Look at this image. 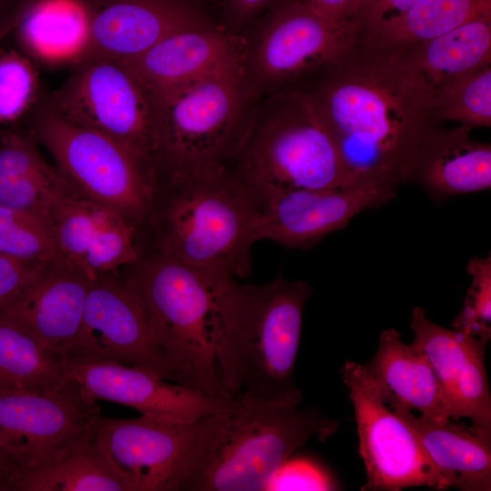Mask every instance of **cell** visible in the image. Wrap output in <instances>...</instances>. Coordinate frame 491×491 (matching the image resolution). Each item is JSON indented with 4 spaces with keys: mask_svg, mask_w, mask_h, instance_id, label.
<instances>
[{
    "mask_svg": "<svg viewBox=\"0 0 491 491\" xmlns=\"http://www.w3.org/2000/svg\"><path fill=\"white\" fill-rule=\"evenodd\" d=\"M413 346L423 352L438 381L450 419H470L491 431V396L485 367L487 343L430 321L422 307L412 311Z\"/></svg>",
    "mask_w": 491,
    "mask_h": 491,
    "instance_id": "obj_19",
    "label": "cell"
},
{
    "mask_svg": "<svg viewBox=\"0 0 491 491\" xmlns=\"http://www.w3.org/2000/svg\"><path fill=\"white\" fill-rule=\"evenodd\" d=\"M341 372L354 406L358 453L366 473L361 490L423 486L444 490L413 432L382 400L362 365L346 361Z\"/></svg>",
    "mask_w": 491,
    "mask_h": 491,
    "instance_id": "obj_13",
    "label": "cell"
},
{
    "mask_svg": "<svg viewBox=\"0 0 491 491\" xmlns=\"http://www.w3.org/2000/svg\"><path fill=\"white\" fill-rule=\"evenodd\" d=\"M307 88L358 185L407 182L416 146L436 125L433 90L398 51L358 38Z\"/></svg>",
    "mask_w": 491,
    "mask_h": 491,
    "instance_id": "obj_1",
    "label": "cell"
},
{
    "mask_svg": "<svg viewBox=\"0 0 491 491\" xmlns=\"http://www.w3.org/2000/svg\"><path fill=\"white\" fill-rule=\"evenodd\" d=\"M257 209L227 166L159 176L150 220L157 252L245 278Z\"/></svg>",
    "mask_w": 491,
    "mask_h": 491,
    "instance_id": "obj_5",
    "label": "cell"
},
{
    "mask_svg": "<svg viewBox=\"0 0 491 491\" xmlns=\"http://www.w3.org/2000/svg\"><path fill=\"white\" fill-rule=\"evenodd\" d=\"M390 408L416 410L432 419L450 418L438 381L426 355L394 328L379 336L373 358L362 365Z\"/></svg>",
    "mask_w": 491,
    "mask_h": 491,
    "instance_id": "obj_24",
    "label": "cell"
},
{
    "mask_svg": "<svg viewBox=\"0 0 491 491\" xmlns=\"http://www.w3.org/2000/svg\"><path fill=\"white\" fill-rule=\"evenodd\" d=\"M49 106L68 121L101 133L154 164L158 105L124 62L100 56L81 61Z\"/></svg>",
    "mask_w": 491,
    "mask_h": 491,
    "instance_id": "obj_10",
    "label": "cell"
},
{
    "mask_svg": "<svg viewBox=\"0 0 491 491\" xmlns=\"http://www.w3.org/2000/svg\"><path fill=\"white\" fill-rule=\"evenodd\" d=\"M413 432L444 489L491 490V431L391 408Z\"/></svg>",
    "mask_w": 491,
    "mask_h": 491,
    "instance_id": "obj_23",
    "label": "cell"
},
{
    "mask_svg": "<svg viewBox=\"0 0 491 491\" xmlns=\"http://www.w3.org/2000/svg\"><path fill=\"white\" fill-rule=\"evenodd\" d=\"M228 167L258 206L287 190L358 186L316 100L296 86L260 98Z\"/></svg>",
    "mask_w": 491,
    "mask_h": 491,
    "instance_id": "obj_4",
    "label": "cell"
},
{
    "mask_svg": "<svg viewBox=\"0 0 491 491\" xmlns=\"http://www.w3.org/2000/svg\"><path fill=\"white\" fill-rule=\"evenodd\" d=\"M44 266L0 255V307L24 287Z\"/></svg>",
    "mask_w": 491,
    "mask_h": 491,
    "instance_id": "obj_38",
    "label": "cell"
},
{
    "mask_svg": "<svg viewBox=\"0 0 491 491\" xmlns=\"http://www.w3.org/2000/svg\"><path fill=\"white\" fill-rule=\"evenodd\" d=\"M38 85L31 61L15 51H0V123L18 118L33 104Z\"/></svg>",
    "mask_w": 491,
    "mask_h": 491,
    "instance_id": "obj_34",
    "label": "cell"
},
{
    "mask_svg": "<svg viewBox=\"0 0 491 491\" xmlns=\"http://www.w3.org/2000/svg\"><path fill=\"white\" fill-rule=\"evenodd\" d=\"M396 187L366 184L340 189H292L260 205L252 238L306 248L340 230L360 212L393 199Z\"/></svg>",
    "mask_w": 491,
    "mask_h": 491,
    "instance_id": "obj_15",
    "label": "cell"
},
{
    "mask_svg": "<svg viewBox=\"0 0 491 491\" xmlns=\"http://www.w3.org/2000/svg\"><path fill=\"white\" fill-rule=\"evenodd\" d=\"M398 52L434 91L491 65V13Z\"/></svg>",
    "mask_w": 491,
    "mask_h": 491,
    "instance_id": "obj_27",
    "label": "cell"
},
{
    "mask_svg": "<svg viewBox=\"0 0 491 491\" xmlns=\"http://www.w3.org/2000/svg\"><path fill=\"white\" fill-rule=\"evenodd\" d=\"M337 426L316 408L234 396L194 423L179 491L267 490L295 451L314 436L325 441Z\"/></svg>",
    "mask_w": 491,
    "mask_h": 491,
    "instance_id": "obj_2",
    "label": "cell"
},
{
    "mask_svg": "<svg viewBox=\"0 0 491 491\" xmlns=\"http://www.w3.org/2000/svg\"><path fill=\"white\" fill-rule=\"evenodd\" d=\"M260 97L242 57L157 102V176L228 166Z\"/></svg>",
    "mask_w": 491,
    "mask_h": 491,
    "instance_id": "obj_7",
    "label": "cell"
},
{
    "mask_svg": "<svg viewBox=\"0 0 491 491\" xmlns=\"http://www.w3.org/2000/svg\"><path fill=\"white\" fill-rule=\"evenodd\" d=\"M421 0H364L353 22L359 35L397 17Z\"/></svg>",
    "mask_w": 491,
    "mask_h": 491,
    "instance_id": "obj_36",
    "label": "cell"
},
{
    "mask_svg": "<svg viewBox=\"0 0 491 491\" xmlns=\"http://www.w3.org/2000/svg\"><path fill=\"white\" fill-rule=\"evenodd\" d=\"M466 271L472 278L471 284L463 307L451 326L488 343L491 336V254L470 259Z\"/></svg>",
    "mask_w": 491,
    "mask_h": 491,
    "instance_id": "obj_33",
    "label": "cell"
},
{
    "mask_svg": "<svg viewBox=\"0 0 491 491\" xmlns=\"http://www.w3.org/2000/svg\"><path fill=\"white\" fill-rule=\"evenodd\" d=\"M489 13L491 0H421L359 36L376 46L399 51Z\"/></svg>",
    "mask_w": 491,
    "mask_h": 491,
    "instance_id": "obj_29",
    "label": "cell"
},
{
    "mask_svg": "<svg viewBox=\"0 0 491 491\" xmlns=\"http://www.w3.org/2000/svg\"><path fill=\"white\" fill-rule=\"evenodd\" d=\"M69 359L117 362L173 382L171 370L154 342L138 288L129 275L120 276L119 271L91 281Z\"/></svg>",
    "mask_w": 491,
    "mask_h": 491,
    "instance_id": "obj_12",
    "label": "cell"
},
{
    "mask_svg": "<svg viewBox=\"0 0 491 491\" xmlns=\"http://www.w3.org/2000/svg\"><path fill=\"white\" fill-rule=\"evenodd\" d=\"M73 379L91 399L110 401L152 419L188 424L226 408L234 397L199 394L137 367L103 360H67Z\"/></svg>",
    "mask_w": 491,
    "mask_h": 491,
    "instance_id": "obj_16",
    "label": "cell"
},
{
    "mask_svg": "<svg viewBox=\"0 0 491 491\" xmlns=\"http://www.w3.org/2000/svg\"><path fill=\"white\" fill-rule=\"evenodd\" d=\"M48 223L55 246L51 263L91 281L142 257L135 225L117 210L72 186L52 207Z\"/></svg>",
    "mask_w": 491,
    "mask_h": 491,
    "instance_id": "obj_14",
    "label": "cell"
},
{
    "mask_svg": "<svg viewBox=\"0 0 491 491\" xmlns=\"http://www.w3.org/2000/svg\"><path fill=\"white\" fill-rule=\"evenodd\" d=\"M86 8V58L100 56L125 61L174 33L221 25L195 0H91Z\"/></svg>",
    "mask_w": 491,
    "mask_h": 491,
    "instance_id": "obj_17",
    "label": "cell"
},
{
    "mask_svg": "<svg viewBox=\"0 0 491 491\" xmlns=\"http://www.w3.org/2000/svg\"><path fill=\"white\" fill-rule=\"evenodd\" d=\"M242 66L260 97L309 77L359 36L352 25L332 21L303 0H280L244 33Z\"/></svg>",
    "mask_w": 491,
    "mask_h": 491,
    "instance_id": "obj_9",
    "label": "cell"
},
{
    "mask_svg": "<svg viewBox=\"0 0 491 491\" xmlns=\"http://www.w3.org/2000/svg\"><path fill=\"white\" fill-rule=\"evenodd\" d=\"M71 187L41 155L30 135L11 132L0 141V205L48 221L55 202Z\"/></svg>",
    "mask_w": 491,
    "mask_h": 491,
    "instance_id": "obj_25",
    "label": "cell"
},
{
    "mask_svg": "<svg viewBox=\"0 0 491 491\" xmlns=\"http://www.w3.org/2000/svg\"><path fill=\"white\" fill-rule=\"evenodd\" d=\"M72 380L66 358L0 319V383L48 392Z\"/></svg>",
    "mask_w": 491,
    "mask_h": 491,
    "instance_id": "obj_30",
    "label": "cell"
},
{
    "mask_svg": "<svg viewBox=\"0 0 491 491\" xmlns=\"http://www.w3.org/2000/svg\"><path fill=\"white\" fill-rule=\"evenodd\" d=\"M432 109L436 121L447 120L470 128L490 127L491 65L434 90Z\"/></svg>",
    "mask_w": 491,
    "mask_h": 491,
    "instance_id": "obj_31",
    "label": "cell"
},
{
    "mask_svg": "<svg viewBox=\"0 0 491 491\" xmlns=\"http://www.w3.org/2000/svg\"><path fill=\"white\" fill-rule=\"evenodd\" d=\"M18 468L0 447V491H14Z\"/></svg>",
    "mask_w": 491,
    "mask_h": 491,
    "instance_id": "obj_40",
    "label": "cell"
},
{
    "mask_svg": "<svg viewBox=\"0 0 491 491\" xmlns=\"http://www.w3.org/2000/svg\"><path fill=\"white\" fill-rule=\"evenodd\" d=\"M131 267L128 275L173 382L202 395L233 397L217 371L214 335L222 296L235 277L160 252L142 256Z\"/></svg>",
    "mask_w": 491,
    "mask_h": 491,
    "instance_id": "obj_6",
    "label": "cell"
},
{
    "mask_svg": "<svg viewBox=\"0 0 491 491\" xmlns=\"http://www.w3.org/2000/svg\"><path fill=\"white\" fill-rule=\"evenodd\" d=\"M90 283L50 263L0 307V319L68 359L81 329Z\"/></svg>",
    "mask_w": 491,
    "mask_h": 491,
    "instance_id": "obj_20",
    "label": "cell"
},
{
    "mask_svg": "<svg viewBox=\"0 0 491 491\" xmlns=\"http://www.w3.org/2000/svg\"><path fill=\"white\" fill-rule=\"evenodd\" d=\"M0 255L33 265L50 264L55 246L48 221L0 205Z\"/></svg>",
    "mask_w": 491,
    "mask_h": 491,
    "instance_id": "obj_32",
    "label": "cell"
},
{
    "mask_svg": "<svg viewBox=\"0 0 491 491\" xmlns=\"http://www.w3.org/2000/svg\"><path fill=\"white\" fill-rule=\"evenodd\" d=\"M471 129L429 128L416 146L407 182L418 184L436 200L489 189L491 145L472 139Z\"/></svg>",
    "mask_w": 491,
    "mask_h": 491,
    "instance_id": "obj_22",
    "label": "cell"
},
{
    "mask_svg": "<svg viewBox=\"0 0 491 491\" xmlns=\"http://www.w3.org/2000/svg\"><path fill=\"white\" fill-rule=\"evenodd\" d=\"M19 18V12H15L13 15H11L9 17L5 18L1 24H0V41L3 39L7 33L15 27L17 21Z\"/></svg>",
    "mask_w": 491,
    "mask_h": 491,
    "instance_id": "obj_41",
    "label": "cell"
},
{
    "mask_svg": "<svg viewBox=\"0 0 491 491\" xmlns=\"http://www.w3.org/2000/svg\"><path fill=\"white\" fill-rule=\"evenodd\" d=\"M14 491H137L112 463L96 433L62 457L15 476Z\"/></svg>",
    "mask_w": 491,
    "mask_h": 491,
    "instance_id": "obj_28",
    "label": "cell"
},
{
    "mask_svg": "<svg viewBox=\"0 0 491 491\" xmlns=\"http://www.w3.org/2000/svg\"><path fill=\"white\" fill-rule=\"evenodd\" d=\"M311 286L278 276L265 285L235 279L225 291L214 335L220 379L235 397L298 406L294 376L302 316Z\"/></svg>",
    "mask_w": 491,
    "mask_h": 491,
    "instance_id": "obj_3",
    "label": "cell"
},
{
    "mask_svg": "<svg viewBox=\"0 0 491 491\" xmlns=\"http://www.w3.org/2000/svg\"><path fill=\"white\" fill-rule=\"evenodd\" d=\"M316 12L342 25H353L364 0H303Z\"/></svg>",
    "mask_w": 491,
    "mask_h": 491,
    "instance_id": "obj_39",
    "label": "cell"
},
{
    "mask_svg": "<svg viewBox=\"0 0 491 491\" xmlns=\"http://www.w3.org/2000/svg\"><path fill=\"white\" fill-rule=\"evenodd\" d=\"M15 28L26 52L39 60L81 62L87 57L88 13L77 0H36L21 9Z\"/></svg>",
    "mask_w": 491,
    "mask_h": 491,
    "instance_id": "obj_26",
    "label": "cell"
},
{
    "mask_svg": "<svg viewBox=\"0 0 491 491\" xmlns=\"http://www.w3.org/2000/svg\"><path fill=\"white\" fill-rule=\"evenodd\" d=\"M280 0H222L225 24L230 32L243 34Z\"/></svg>",
    "mask_w": 491,
    "mask_h": 491,
    "instance_id": "obj_37",
    "label": "cell"
},
{
    "mask_svg": "<svg viewBox=\"0 0 491 491\" xmlns=\"http://www.w3.org/2000/svg\"><path fill=\"white\" fill-rule=\"evenodd\" d=\"M195 422L169 423L143 416L118 419L100 414L96 437L137 491H179Z\"/></svg>",
    "mask_w": 491,
    "mask_h": 491,
    "instance_id": "obj_18",
    "label": "cell"
},
{
    "mask_svg": "<svg viewBox=\"0 0 491 491\" xmlns=\"http://www.w3.org/2000/svg\"><path fill=\"white\" fill-rule=\"evenodd\" d=\"M243 34L223 25L174 33L124 62L156 102L242 57Z\"/></svg>",
    "mask_w": 491,
    "mask_h": 491,
    "instance_id": "obj_21",
    "label": "cell"
},
{
    "mask_svg": "<svg viewBox=\"0 0 491 491\" xmlns=\"http://www.w3.org/2000/svg\"><path fill=\"white\" fill-rule=\"evenodd\" d=\"M31 135L75 191L117 210L137 230L150 225L157 180L150 159L49 105L36 115Z\"/></svg>",
    "mask_w": 491,
    "mask_h": 491,
    "instance_id": "obj_8",
    "label": "cell"
},
{
    "mask_svg": "<svg viewBox=\"0 0 491 491\" xmlns=\"http://www.w3.org/2000/svg\"><path fill=\"white\" fill-rule=\"evenodd\" d=\"M335 480L318 464L306 457L287 459L277 470L267 490H336Z\"/></svg>",
    "mask_w": 491,
    "mask_h": 491,
    "instance_id": "obj_35",
    "label": "cell"
},
{
    "mask_svg": "<svg viewBox=\"0 0 491 491\" xmlns=\"http://www.w3.org/2000/svg\"><path fill=\"white\" fill-rule=\"evenodd\" d=\"M99 415L74 379L48 392L0 383V447L18 474L31 470L94 437Z\"/></svg>",
    "mask_w": 491,
    "mask_h": 491,
    "instance_id": "obj_11",
    "label": "cell"
}]
</instances>
